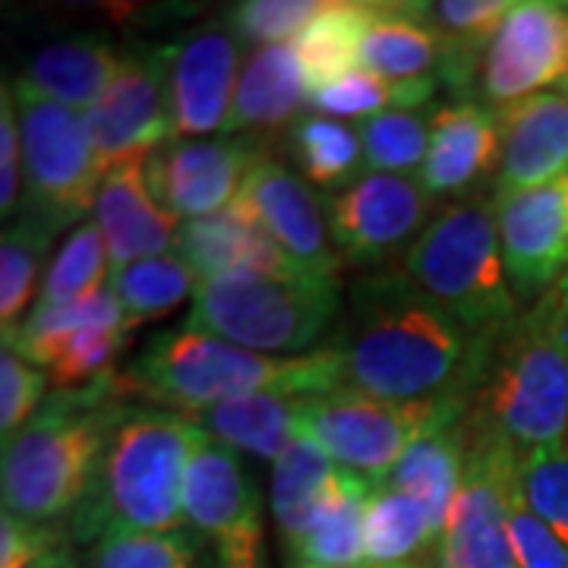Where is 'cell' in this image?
Here are the masks:
<instances>
[{
    "instance_id": "44dd1931",
    "label": "cell",
    "mask_w": 568,
    "mask_h": 568,
    "mask_svg": "<svg viewBox=\"0 0 568 568\" xmlns=\"http://www.w3.org/2000/svg\"><path fill=\"white\" fill-rule=\"evenodd\" d=\"M92 212L108 246L111 272L140 260L174 253L181 222L152 196L145 181V164L114 168L99 186Z\"/></svg>"
},
{
    "instance_id": "7dc6e473",
    "label": "cell",
    "mask_w": 568,
    "mask_h": 568,
    "mask_svg": "<svg viewBox=\"0 0 568 568\" xmlns=\"http://www.w3.org/2000/svg\"><path fill=\"white\" fill-rule=\"evenodd\" d=\"M67 547V537L58 525H32L17 515L0 518V568H29L48 552Z\"/></svg>"
},
{
    "instance_id": "7bdbcfd3",
    "label": "cell",
    "mask_w": 568,
    "mask_h": 568,
    "mask_svg": "<svg viewBox=\"0 0 568 568\" xmlns=\"http://www.w3.org/2000/svg\"><path fill=\"white\" fill-rule=\"evenodd\" d=\"M323 0H244L231 7L227 26L237 39L260 44H287L323 13Z\"/></svg>"
},
{
    "instance_id": "30bf717a",
    "label": "cell",
    "mask_w": 568,
    "mask_h": 568,
    "mask_svg": "<svg viewBox=\"0 0 568 568\" xmlns=\"http://www.w3.org/2000/svg\"><path fill=\"white\" fill-rule=\"evenodd\" d=\"M467 436L462 487L446 530L433 549V568H518L511 549V503L521 489V455L499 439Z\"/></svg>"
},
{
    "instance_id": "ffe728a7",
    "label": "cell",
    "mask_w": 568,
    "mask_h": 568,
    "mask_svg": "<svg viewBox=\"0 0 568 568\" xmlns=\"http://www.w3.org/2000/svg\"><path fill=\"white\" fill-rule=\"evenodd\" d=\"M503 130L499 193H518L568 174V95L537 92L521 102L496 108Z\"/></svg>"
},
{
    "instance_id": "83f0119b",
    "label": "cell",
    "mask_w": 568,
    "mask_h": 568,
    "mask_svg": "<svg viewBox=\"0 0 568 568\" xmlns=\"http://www.w3.org/2000/svg\"><path fill=\"white\" fill-rule=\"evenodd\" d=\"M465 458V420H458V424L439 426V429L420 436L414 446L407 448L405 458L395 465L392 477L383 484V487L402 489V493L424 503L436 544H439V537L446 530L448 515H452V506H455V496H458V487H462Z\"/></svg>"
},
{
    "instance_id": "f1b7e54d",
    "label": "cell",
    "mask_w": 568,
    "mask_h": 568,
    "mask_svg": "<svg viewBox=\"0 0 568 568\" xmlns=\"http://www.w3.org/2000/svg\"><path fill=\"white\" fill-rule=\"evenodd\" d=\"M301 402L304 398H297V395L260 392V395H241V398L219 402V405L193 414L190 420L234 452L275 462L297 436Z\"/></svg>"
},
{
    "instance_id": "5b68a950",
    "label": "cell",
    "mask_w": 568,
    "mask_h": 568,
    "mask_svg": "<svg viewBox=\"0 0 568 568\" xmlns=\"http://www.w3.org/2000/svg\"><path fill=\"white\" fill-rule=\"evenodd\" d=\"M111 379L77 392H51L20 436L3 446L0 489L7 515L58 525L80 511L123 407Z\"/></svg>"
},
{
    "instance_id": "8992f818",
    "label": "cell",
    "mask_w": 568,
    "mask_h": 568,
    "mask_svg": "<svg viewBox=\"0 0 568 568\" xmlns=\"http://www.w3.org/2000/svg\"><path fill=\"white\" fill-rule=\"evenodd\" d=\"M402 272L477 342L493 338L521 313L503 265L493 193L448 203L407 250Z\"/></svg>"
},
{
    "instance_id": "e0dca14e",
    "label": "cell",
    "mask_w": 568,
    "mask_h": 568,
    "mask_svg": "<svg viewBox=\"0 0 568 568\" xmlns=\"http://www.w3.org/2000/svg\"><path fill=\"white\" fill-rule=\"evenodd\" d=\"M234 203L263 227L301 272L323 282H338V272L345 263L332 244L325 205L301 174L284 168L278 159L265 155L250 171L244 190L237 193Z\"/></svg>"
},
{
    "instance_id": "277c9868",
    "label": "cell",
    "mask_w": 568,
    "mask_h": 568,
    "mask_svg": "<svg viewBox=\"0 0 568 568\" xmlns=\"http://www.w3.org/2000/svg\"><path fill=\"white\" fill-rule=\"evenodd\" d=\"M200 426L152 405H123L108 436L95 484L70 518V537L95 544L108 534H168L186 525L183 477Z\"/></svg>"
},
{
    "instance_id": "f907efd6",
    "label": "cell",
    "mask_w": 568,
    "mask_h": 568,
    "mask_svg": "<svg viewBox=\"0 0 568 568\" xmlns=\"http://www.w3.org/2000/svg\"><path fill=\"white\" fill-rule=\"evenodd\" d=\"M556 89H562V95H568V73H566V80L559 82V85H556Z\"/></svg>"
},
{
    "instance_id": "f6af8a7d",
    "label": "cell",
    "mask_w": 568,
    "mask_h": 568,
    "mask_svg": "<svg viewBox=\"0 0 568 568\" xmlns=\"http://www.w3.org/2000/svg\"><path fill=\"white\" fill-rule=\"evenodd\" d=\"M508 530L518 568H568V547L530 511L521 489L511 503Z\"/></svg>"
},
{
    "instance_id": "7c38bea8",
    "label": "cell",
    "mask_w": 568,
    "mask_h": 568,
    "mask_svg": "<svg viewBox=\"0 0 568 568\" xmlns=\"http://www.w3.org/2000/svg\"><path fill=\"white\" fill-rule=\"evenodd\" d=\"M183 518L209 540L219 568H260L263 496L237 452L205 429L183 477Z\"/></svg>"
},
{
    "instance_id": "1f68e13d",
    "label": "cell",
    "mask_w": 568,
    "mask_h": 568,
    "mask_svg": "<svg viewBox=\"0 0 568 568\" xmlns=\"http://www.w3.org/2000/svg\"><path fill=\"white\" fill-rule=\"evenodd\" d=\"M376 484L354 470L338 474L323 518L291 562L294 568H364L366 566V511Z\"/></svg>"
},
{
    "instance_id": "60d3db41",
    "label": "cell",
    "mask_w": 568,
    "mask_h": 568,
    "mask_svg": "<svg viewBox=\"0 0 568 568\" xmlns=\"http://www.w3.org/2000/svg\"><path fill=\"white\" fill-rule=\"evenodd\" d=\"M126 325H95L70 338L61 351L58 364L48 369L54 392H77V388L99 386L114 376V361L130 342Z\"/></svg>"
},
{
    "instance_id": "816d5d0a",
    "label": "cell",
    "mask_w": 568,
    "mask_h": 568,
    "mask_svg": "<svg viewBox=\"0 0 568 568\" xmlns=\"http://www.w3.org/2000/svg\"><path fill=\"white\" fill-rule=\"evenodd\" d=\"M364 568H373V566H364Z\"/></svg>"
},
{
    "instance_id": "681fc988",
    "label": "cell",
    "mask_w": 568,
    "mask_h": 568,
    "mask_svg": "<svg viewBox=\"0 0 568 568\" xmlns=\"http://www.w3.org/2000/svg\"><path fill=\"white\" fill-rule=\"evenodd\" d=\"M395 568H433V562L424 559V562H407V566H395Z\"/></svg>"
},
{
    "instance_id": "8fae6325",
    "label": "cell",
    "mask_w": 568,
    "mask_h": 568,
    "mask_svg": "<svg viewBox=\"0 0 568 568\" xmlns=\"http://www.w3.org/2000/svg\"><path fill=\"white\" fill-rule=\"evenodd\" d=\"M178 44H140L123 54L121 70L85 114L99 178L123 164H145L174 140L171 63Z\"/></svg>"
},
{
    "instance_id": "8d00e7d4",
    "label": "cell",
    "mask_w": 568,
    "mask_h": 568,
    "mask_svg": "<svg viewBox=\"0 0 568 568\" xmlns=\"http://www.w3.org/2000/svg\"><path fill=\"white\" fill-rule=\"evenodd\" d=\"M439 89H443L439 82L395 85L357 67L345 80L325 85L323 92H313L306 104L316 114L335 118V121H366L383 111H420Z\"/></svg>"
},
{
    "instance_id": "9c48e42d",
    "label": "cell",
    "mask_w": 568,
    "mask_h": 568,
    "mask_svg": "<svg viewBox=\"0 0 568 568\" xmlns=\"http://www.w3.org/2000/svg\"><path fill=\"white\" fill-rule=\"evenodd\" d=\"M13 92L22 130L20 215L61 234L95 209L102 186L85 114L44 99L26 82H17Z\"/></svg>"
},
{
    "instance_id": "ab89813d",
    "label": "cell",
    "mask_w": 568,
    "mask_h": 568,
    "mask_svg": "<svg viewBox=\"0 0 568 568\" xmlns=\"http://www.w3.org/2000/svg\"><path fill=\"white\" fill-rule=\"evenodd\" d=\"M366 171L414 178L429 152V114L424 111H383L357 123Z\"/></svg>"
},
{
    "instance_id": "3957f363",
    "label": "cell",
    "mask_w": 568,
    "mask_h": 568,
    "mask_svg": "<svg viewBox=\"0 0 568 568\" xmlns=\"http://www.w3.org/2000/svg\"><path fill=\"white\" fill-rule=\"evenodd\" d=\"M111 386L118 398L133 395L145 405L193 417L219 402L260 392L297 398L328 395L345 388V369L335 345L301 357H265L181 323L152 335L136 357L114 373Z\"/></svg>"
},
{
    "instance_id": "9a60e30c",
    "label": "cell",
    "mask_w": 568,
    "mask_h": 568,
    "mask_svg": "<svg viewBox=\"0 0 568 568\" xmlns=\"http://www.w3.org/2000/svg\"><path fill=\"white\" fill-rule=\"evenodd\" d=\"M568 73V3H511L480 73V102L506 108L559 85Z\"/></svg>"
},
{
    "instance_id": "2e32d148",
    "label": "cell",
    "mask_w": 568,
    "mask_h": 568,
    "mask_svg": "<svg viewBox=\"0 0 568 568\" xmlns=\"http://www.w3.org/2000/svg\"><path fill=\"white\" fill-rule=\"evenodd\" d=\"M263 159V142L246 136L171 140L145 162V181L162 209L178 222H193L234 203Z\"/></svg>"
},
{
    "instance_id": "ee69618b",
    "label": "cell",
    "mask_w": 568,
    "mask_h": 568,
    "mask_svg": "<svg viewBox=\"0 0 568 568\" xmlns=\"http://www.w3.org/2000/svg\"><path fill=\"white\" fill-rule=\"evenodd\" d=\"M48 369L29 364L10 345L0 347V439L10 446L22 433V426L36 417L44 405Z\"/></svg>"
},
{
    "instance_id": "d590c367",
    "label": "cell",
    "mask_w": 568,
    "mask_h": 568,
    "mask_svg": "<svg viewBox=\"0 0 568 568\" xmlns=\"http://www.w3.org/2000/svg\"><path fill=\"white\" fill-rule=\"evenodd\" d=\"M82 568H219L209 540L193 528L168 534H108L95 540Z\"/></svg>"
},
{
    "instance_id": "4316f807",
    "label": "cell",
    "mask_w": 568,
    "mask_h": 568,
    "mask_svg": "<svg viewBox=\"0 0 568 568\" xmlns=\"http://www.w3.org/2000/svg\"><path fill=\"white\" fill-rule=\"evenodd\" d=\"M511 3L506 0H443L426 3V17L443 39L439 85L452 99H474L489 44L496 41Z\"/></svg>"
},
{
    "instance_id": "d6986e66",
    "label": "cell",
    "mask_w": 568,
    "mask_h": 568,
    "mask_svg": "<svg viewBox=\"0 0 568 568\" xmlns=\"http://www.w3.org/2000/svg\"><path fill=\"white\" fill-rule=\"evenodd\" d=\"M241 39L227 22H212L174 48L171 63V121L174 140L227 133L237 92Z\"/></svg>"
},
{
    "instance_id": "52a82bcc",
    "label": "cell",
    "mask_w": 568,
    "mask_h": 568,
    "mask_svg": "<svg viewBox=\"0 0 568 568\" xmlns=\"http://www.w3.org/2000/svg\"><path fill=\"white\" fill-rule=\"evenodd\" d=\"M338 313V282L234 268L200 282L186 323L253 354L301 357L332 332Z\"/></svg>"
},
{
    "instance_id": "5bb4252c",
    "label": "cell",
    "mask_w": 568,
    "mask_h": 568,
    "mask_svg": "<svg viewBox=\"0 0 568 568\" xmlns=\"http://www.w3.org/2000/svg\"><path fill=\"white\" fill-rule=\"evenodd\" d=\"M496 227L508 287L525 310L568 275V174L530 190L499 193Z\"/></svg>"
},
{
    "instance_id": "c3c4849f",
    "label": "cell",
    "mask_w": 568,
    "mask_h": 568,
    "mask_svg": "<svg viewBox=\"0 0 568 568\" xmlns=\"http://www.w3.org/2000/svg\"><path fill=\"white\" fill-rule=\"evenodd\" d=\"M29 568H82V566L73 559L70 547H61V549H54V552H48L44 559H39L36 566H29Z\"/></svg>"
},
{
    "instance_id": "d4e9b609",
    "label": "cell",
    "mask_w": 568,
    "mask_h": 568,
    "mask_svg": "<svg viewBox=\"0 0 568 568\" xmlns=\"http://www.w3.org/2000/svg\"><path fill=\"white\" fill-rule=\"evenodd\" d=\"M304 102L306 85L294 44H260L241 67L227 133L263 142V136L297 121Z\"/></svg>"
},
{
    "instance_id": "ba28073f",
    "label": "cell",
    "mask_w": 568,
    "mask_h": 568,
    "mask_svg": "<svg viewBox=\"0 0 568 568\" xmlns=\"http://www.w3.org/2000/svg\"><path fill=\"white\" fill-rule=\"evenodd\" d=\"M465 395L392 402L354 388L310 395L301 402L297 433L316 439L335 465L383 487L420 436L465 420Z\"/></svg>"
},
{
    "instance_id": "bcb514c9",
    "label": "cell",
    "mask_w": 568,
    "mask_h": 568,
    "mask_svg": "<svg viewBox=\"0 0 568 568\" xmlns=\"http://www.w3.org/2000/svg\"><path fill=\"white\" fill-rule=\"evenodd\" d=\"M22 205V130L17 92L3 85L0 92V212L3 222L20 215Z\"/></svg>"
},
{
    "instance_id": "f546056e",
    "label": "cell",
    "mask_w": 568,
    "mask_h": 568,
    "mask_svg": "<svg viewBox=\"0 0 568 568\" xmlns=\"http://www.w3.org/2000/svg\"><path fill=\"white\" fill-rule=\"evenodd\" d=\"M369 13L373 3L364 0H328L323 13L297 36L294 51L301 61L306 99L357 70Z\"/></svg>"
},
{
    "instance_id": "4fadbf2b",
    "label": "cell",
    "mask_w": 568,
    "mask_h": 568,
    "mask_svg": "<svg viewBox=\"0 0 568 568\" xmlns=\"http://www.w3.org/2000/svg\"><path fill=\"white\" fill-rule=\"evenodd\" d=\"M323 205L342 263L383 265L424 234L433 200L417 178L366 171L342 193L323 196Z\"/></svg>"
},
{
    "instance_id": "7402d4cb",
    "label": "cell",
    "mask_w": 568,
    "mask_h": 568,
    "mask_svg": "<svg viewBox=\"0 0 568 568\" xmlns=\"http://www.w3.org/2000/svg\"><path fill=\"white\" fill-rule=\"evenodd\" d=\"M174 253L193 268V275L200 282L215 278L222 272H234V268H256V272H268L278 278L306 275L284 256L275 241L237 203H231L215 215L181 222Z\"/></svg>"
},
{
    "instance_id": "e575fe53",
    "label": "cell",
    "mask_w": 568,
    "mask_h": 568,
    "mask_svg": "<svg viewBox=\"0 0 568 568\" xmlns=\"http://www.w3.org/2000/svg\"><path fill=\"white\" fill-rule=\"evenodd\" d=\"M196 287H200V278L178 253L140 260V263H130L111 272V291L121 301L123 320H126L130 332L136 325L168 316L186 297H193Z\"/></svg>"
},
{
    "instance_id": "b9f144b4",
    "label": "cell",
    "mask_w": 568,
    "mask_h": 568,
    "mask_svg": "<svg viewBox=\"0 0 568 568\" xmlns=\"http://www.w3.org/2000/svg\"><path fill=\"white\" fill-rule=\"evenodd\" d=\"M518 477L530 511L568 547V446L525 455Z\"/></svg>"
},
{
    "instance_id": "d6a6232c",
    "label": "cell",
    "mask_w": 568,
    "mask_h": 568,
    "mask_svg": "<svg viewBox=\"0 0 568 568\" xmlns=\"http://www.w3.org/2000/svg\"><path fill=\"white\" fill-rule=\"evenodd\" d=\"M95 325H126L123 306L118 301V294L111 291V282L99 294H92L85 301H77V304H36L32 313L20 323V328L3 338V345L13 347L29 364L51 369V366L58 364L67 342L77 338L85 328H95Z\"/></svg>"
},
{
    "instance_id": "74e56055",
    "label": "cell",
    "mask_w": 568,
    "mask_h": 568,
    "mask_svg": "<svg viewBox=\"0 0 568 568\" xmlns=\"http://www.w3.org/2000/svg\"><path fill=\"white\" fill-rule=\"evenodd\" d=\"M58 234L44 227L29 215H17L13 224H7L0 241V325L3 338L13 335L26 320V306L36 294L44 253Z\"/></svg>"
},
{
    "instance_id": "7a4b0ae2",
    "label": "cell",
    "mask_w": 568,
    "mask_h": 568,
    "mask_svg": "<svg viewBox=\"0 0 568 568\" xmlns=\"http://www.w3.org/2000/svg\"><path fill=\"white\" fill-rule=\"evenodd\" d=\"M465 429L521 458L568 446V275L484 345Z\"/></svg>"
},
{
    "instance_id": "484cf974",
    "label": "cell",
    "mask_w": 568,
    "mask_h": 568,
    "mask_svg": "<svg viewBox=\"0 0 568 568\" xmlns=\"http://www.w3.org/2000/svg\"><path fill=\"white\" fill-rule=\"evenodd\" d=\"M121 63L123 51H118V44L102 36H73L39 48L26 63L20 82L70 111L89 114L118 77Z\"/></svg>"
},
{
    "instance_id": "603a6c76",
    "label": "cell",
    "mask_w": 568,
    "mask_h": 568,
    "mask_svg": "<svg viewBox=\"0 0 568 568\" xmlns=\"http://www.w3.org/2000/svg\"><path fill=\"white\" fill-rule=\"evenodd\" d=\"M338 474L342 467H335L332 455L304 433H297L291 446L272 462L268 503H272V518H275V528L291 562L297 559L306 537L323 518L325 506L338 487Z\"/></svg>"
},
{
    "instance_id": "ac0fdd59",
    "label": "cell",
    "mask_w": 568,
    "mask_h": 568,
    "mask_svg": "<svg viewBox=\"0 0 568 568\" xmlns=\"http://www.w3.org/2000/svg\"><path fill=\"white\" fill-rule=\"evenodd\" d=\"M503 168V130L496 108L480 99H452L429 114V152L420 186L436 203H462L496 190Z\"/></svg>"
},
{
    "instance_id": "cb8c5ba5",
    "label": "cell",
    "mask_w": 568,
    "mask_h": 568,
    "mask_svg": "<svg viewBox=\"0 0 568 568\" xmlns=\"http://www.w3.org/2000/svg\"><path fill=\"white\" fill-rule=\"evenodd\" d=\"M361 67L395 85L439 82L443 39L426 17V3H373Z\"/></svg>"
},
{
    "instance_id": "6da1fadb",
    "label": "cell",
    "mask_w": 568,
    "mask_h": 568,
    "mask_svg": "<svg viewBox=\"0 0 568 568\" xmlns=\"http://www.w3.org/2000/svg\"><path fill=\"white\" fill-rule=\"evenodd\" d=\"M487 342L424 297L405 272H376L354 284L345 323L332 338L345 388L392 402L467 398Z\"/></svg>"
},
{
    "instance_id": "4dcf8cb0",
    "label": "cell",
    "mask_w": 568,
    "mask_h": 568,
    "mask_svg": "<svg viewBox=\"0 0 568 568\" xmlns=\"http://www.w3.org/2000/svg\"><path fill=\"white\" fill-rule=\"evenodd\" d=\"M284 149L297 164L301 178L323 190V196L342 193L364 178V145L357 126L325 114H301L284 130Z\"/></svg>"
},
{
    "instance_id": "f35d334b",
    "label": "cell",
    "mask_w": 568,
    "mask_h": 568,
    "mask_svg": "<svg viewBox=\"0 0 568 568\" xmlns=\"http://www.w3.org/2000/svg\"><path fill=\"white\" fill-rule=\"evenodd\" d=\"M108 246L95 222H82L44 268L39 287L41 306H63L85 301L108 287Z\"/></svg>"
},
{
    "instance_id": "836d02e7",
    "label": "cell",
    "mask_w": 568,
    "mask_h": 568,
    "mask_svg": "<svg viewBox=\"0 0 568 568\" xmlns=\"http://www.w3.org/2000/svg\"><path fill=\"white\" fill-rule=\"evenodd\" d=\"M436 537L420 499L402 489L376 487L366 511V566L395 568L433 556Z\"/></svg>"
}]
</instances>
